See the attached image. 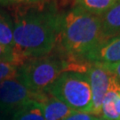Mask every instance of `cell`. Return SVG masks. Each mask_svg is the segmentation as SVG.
Segmentation results:
<instances>
[{"label":"cell","instance_id":"1","mask_svg":"<svg viewBox=\"0 0 120 120\" xmlns=\"http://www.w3.org/2000/svg\"><path fill=\"white\" fill-rule=\"evenodd\" d=\"M63 13L42 1L25 4L14 13L13 50L22 62L49 55L59 42Z\"/></svg>","mask_w":120,"mask_h":120},{"label":"cell","instance_id":"2","mask_svg":"<svg viewBox=\"0 0 120 120\" xmlns=\"http://www.w3.org/2000/svg\"><path fill=\"white\" fill-rule=\"evenodd\" d=\"M102 42L100 16L77 6L63 13L58 45L69 62L85 63V56Z\"/></svg>","mask_w":120,"mask_h":120},{"label":"cell","instance_id":"3","mask_svg":"<svg viewBox=\"0 0 120 120\" xmlns=\"http://www.w3.org/2000/svg\"><path fill=\"white\" fill-rule=\"evenodd\" d=\"M78 67L62 55H46L25 60L17 72V78L30 90L43 93L66 71H77Z\"/></svg>","mask_w":120,"mask_h":120},{"label":"cell","instance_id":"4","mask_svg":"<svg viewBox=\"0 0 120 120\" xmlns=\"http://www.w3.org/2000/svg\"><path fill=\"white\" fill-rule=\"evenodd\" d=\"M45 92L74 111L90 113L92 110V90L86 73L63 72Z\"/></svg>","mask_w":120,"mask_h":120},{"label":"cell","instance_id":"5","mask_svg":"<svg viewBox=\"0 0 120 120\" xmlns=\"http://www.w3.org/2000/svg\"><path fill=\"white\" fill-rule=\"evenodd\" d=\"M46 93H35L27 88L16 77L5 79L0 83V111L4 114L14 113L32 101H42Z\"/></svg>","mask_w":120,"mask_h":120},{"label":"cell","instance_id":"6","mask_svg":"<svg viewBox=\"0 0 120 120\" xmlns=\"http://www.w3.org/2000/svg\"><path fill=\"white\" fill-rule=\"evenodd\" d=\"M92 90V110L90 114L101 117L103 99L109 89L112 76L108 70L97 64H90L86 70Z\"/></svg>","mask_w":120,"mask_h":120},{"label":"cell","instance_id":"7","mask_svg":"<svg viewBox=\"0 0 120 120\" xmlns=\"http://www.w3.org/2000/svg\"><path fill=\"white\" fill-rule=\"evenodd\" d=\"M89 64H111L120 61V36L103 41L84 58Z\"/></svg>","mask_w":120,"mask_h":120},{"label":"cell","instance_id":"8","mask_svg":"<svg viewBox=\"0 0 120 120\" xmlns=\"http://www.w3.org/2000/svg\"><path fill=\"white\" fill-rule=\"evenodd\" d=\"M101 118L104 120H120V86L114 76L109 89L103 99Z\"/></svg>","mask_w":120,"mask_h":120},{"label":"cell","instance_id":"9","mask_svg":"<svg viewBox=\"0 0 120 120\" xmlns=\"http://www.w3.org/2000/svg\"><path fill=\"white\" fill-rule=\"evenodd\" d=\"M39 102L45 120H63L74 111L64 102L48 94Z\"/></svg>","mask_w":120,"mask_h":120},{"label":"cell","instance_id":"10","mask_svg":"<svg viewBox=\"0 0 120 120\" xmlns=\"http://www.w3.org/2000/svg\"><path fill=\"white\" fill-rule=\"evenodd\" d=\"M103 41L120 36V2L100 16Z\"/></svg>","mask_w":120,"mask_h":120},{"label":"cell","instance_id":"11","mask_svg":"<svg viewBox=\"0 0 120 120\" xmlns=\"http://www.w3.org/2000/svg\"><path fill=\"white\" fill-rule=\"evenodd\" d=\"M119 2L120 0H76V6L92 14L101 16Z\"/></svg>","mask_w":120,"mask_h":120},{"label":"cell","instance_id":"12","mask_svg":"<svg viewBox=\"0 0 120 120\" xmlns=\"http://www.w3.org/2000/svg\"><path fill=\"white\" fill-rule=\"evenodd\" d=\"M11 120H45L38 101H32L14 112Z\"/></svg>","mask_w":120,"mask_h":120},{"label":"cell","instance_id":"13","mask_svg":"<svg viewBox=\"0 0 120 120\" xmlns=\"http://www.w3.org/2000/svg\"><path fill=\"white\" fill-rule=\"evenodd\" d=\"M0 44L14 48L13 20L6 13L0 10Z\"/></svg>","mask_w":120,"mask_h":120},{"label":"cell","instance_id":"14","mask_svg":"<svg viewBox=\"0 0 120 120\" xmlns=\"http://www.w3.org/2000/svg\"><path fill=\"white\" fill-rule=\"evenodd\" d=\"M20 65L14 62L0 61V83L5 79L16 77Z\"/></svg>","mask_w":120,"mask_h":120},{"label":"cell","instance_id":"15","mask_svg":"<svg viewBox=\"0 0 120 120\" xmlns=\"http://www.w3.org/2000/svg\"><path fill=\"white\" fill-rule=\"evenodd\" d=\"M0 61H8V62H14L18 65L23 63L21 59L18 57L13 48L4 46L0 44Z\"/></svg>","mask_w":120,"mask_h":120},{"label":"cell","instance_id":"16","mask_svg":"<svg viewBox=\"0 0 120 120\" xmlns=\"http://www.w3.org/2000/svg\"><path fill=\"white\" fill-rule=\"evenodd\" d=\"M63 120H101V117L95 116L90 113L73 111L70 115L65 117Z\"/></svg>","mask_w":120,"mask_h":120},{"label":"cell","instance_id":"17","mask_svg":"<svg viewBox=\"0 0 120 120\" xmlns=\"http://www.w3.org/2000/svg\"><path fill=\"white\" fill-rule=\"evenodd\" d=\"M101 66L102 68L108 70L112 76L116 78V82L120 86V61L116 63H111V64H97Z\"/></svg>","mask_w":120,"mask_h":120},{"label":"cell","instance_id":"18","mask_svg":"<svg viewBox=\"0 0 120 120\" xmlns=\"http://www.w3.org/2000/svg\"><path fill=\"white\" fill-rule=\"evenodd\" d=\"M43 0H0V4L2 5H24L31 4L41 2Z\"/></svg>","mask_w":120,"mask_h":120},{"label":"cell","instance_id":"19","mask_svg":"<svg viewBox=\"0 0 120 120\" xmlns=\"http://www.w3.org/2000/svg\"><path fill=\"white\" fill-rule=\"evenodd\" d=\"M7 114H4V112L0 111V120H8L7 119Z\"/></svg>","mask_w":120,"mask_h":120},{"label":"cell","instance_id":"20","mask_svg":"<svg viewBox=\"0 0 120 120\" xmlns=\"http://www.w3.org/2000/svg\"><path fill=\"white\" fill-rule=\"evenodd\" d=\"M101 120H104V119H102V118H101Z\"/></svg>","mask_w":120,"mask_h":120}]
</instances>
